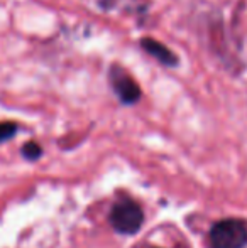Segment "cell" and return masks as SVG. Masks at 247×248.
<instances>
[{
  "label": "cell",
  "instance_id": "cell-2",
  "mask_svg": "<svg viewBox=\"0 0 247 248\" xmlns=\"http://www.w3.org/2000/svg\"><path fill=\"white\" fill-rule=\"evenodd\" d=\"M142 221H144V213L141 206L131 199L119 201L110 211V225L115 232L124 233V235H132L139 232Z\"/></svg>",
  "mask_w": 247,
  "mask_h": 248
},
{
  "label": "cell",
  "instance_id": "cell-4",
  "mask_svg": "<svg viewBox=\"0 0 247 248\" xmlns=\"http://www.w3.org/2000/svg\"><path fill=\"white\" fill-rule=\"evenodd\" d=\"M139 44H141V47L148 52L151 58H154L156 61H159L163 66H166V68H176V66L180 64L178 56L169 49L168 46H165L163 43L156 41L154 37H142V39L139 41Z\"/></svg>",
  "mask_w": 247,
  "mask_h": 248
},
{
  "label": "cell",
  "instance_id": "cell-6",
  "mask_svg": "<svg viewBox=\"0 0 247 248\" xmlns=\"http://www.w3.org/2000/svg\"><path fill=\"white\" fill-rule=\"evenodd\" d=\"M17 134V125L12 122H2L0 124V142L10 140Z\"/></svg>",
  "mask_w": 247,
  "mask_h": 248
},
{
  "label": "cell",
  "instance_id": "cell-3",
  "mask_svg": "<svg viewBox=\"0 0 247 248\" xmlns=\"http://www.w3.org/2000/svg\"><path fill=\"white\" fill-rule=\"evenodd\" d=\"M109 81L112 86L114 93L120 103L124 105H134L141 98V88L135 83V79L129 75L127 71L119 64H112L109 69Z\"/></svg>",
  "mask_w": 247,
  "mask_h": 248
},
{
  "label": "cell",
  "instance_id": "cell-5",
  "mask_svg": "<svg viewBox=\"0 0 247 248\" xmlns=\"http://www.w3.org/2000/svg\"><path fill=\"white\" fill-rule=\"evenodd\" d=\"M41 154H43V149H41L36 142H27V144L22 147V155L26 157V159H29V160L39 159Z\"/></svg>",
  "mask_w": 247,
  "mask_h": 248
},
{
  "label": "cell",
  "instance_id": "cell-1",
  "mask_svg": "<svg viewBox=\"0 0 247 248\" xmlns=\"http://www.w3.org/2000/svg\"><path fill=\"white\" fill-rule=\"evenodd\" d=\"M212 248H244L247 245V226L241 219H222L210 232Z\"/></svg>",
  "mask_w": 247,
  "mask_h": 248
}]
</instances>
